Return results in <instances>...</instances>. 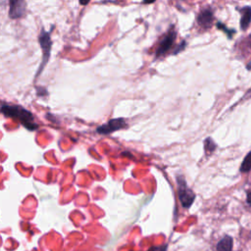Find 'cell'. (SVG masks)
<instances>
[{
    "mask_svg": "<svg viewBox=\"0 0 251 251\" xmlns=\"http://www.w3.org/2000/svg\"><path fill=\"white\" fill-rule=\"evenodd\" d=\"M156 0H142V3L143 4H152L154 3Z\"/></svg>",
    "mask_w": 251,
    "mask_h": 251,
    "instance_id": "obj_18",
    "label": "cell"
},
{
    "mask_svg": "<svg viewBox=\"0 0 251 251\" xmlns=\"http://www.w3.org/2000/svg\"><path fill=\"white\" fill-rule=\"evenodd\" d=\"M217 27L219 28V29H221V30H223L226 35H227V37L228 38H231L232 36H233V34L235 33V30L234 29H230V28H228V27H226V25H225V24H223V23H217Z\"/></svg>",
    "mask_w": 251,
    "mask_h": 251,
    "instance_id": "obj_12",
    "label": "cell"
},
{
    "mask_svg": "<svg viewBox=\"0 0 251 251\" xmlns=\"http://www.w3.org/2000/svg\"><path fill=\"white\" fill-rule=\"evenodd\" d=\"M1 112L6 117L16 119L29 130H34L37 127V124L34 122L33 115L20 105L2 104Z\"/></svg>",
    "mask_w": 251,
    "mask_h": 251,
    "instance_id": "obj_1",
    "label": "cell"
},
{
    "mask_svg": "<svg viewBox=\"0 0 251 251\" xmlns=\"http://www.w3.org/2000/svg\"><path fill=\"white\" fill-rule=\"evenodd\" d=\"M214 19L215 17H214L213 10L210 7H206L199 12L196 18V21L199 26H201L204 29H208L212 26L214 23Z\"/></svg>",
    "mask_w": 251,
    "mask_h": 251,
    "instance_id": "obj_7",
    "label": "cell"
},
{
    "mask_svg": "<svg viewBox=\"0 0 251 251\" xmlns=\"http://www.w3.org/2000/svg\"><path fill=\"white\" fill-rule=\"evenodd\" d=\"M26 14L25 0H9V16L11 19H21Z\"/></svg>",
    "mask_w": 251,
    "mask_h": 251,
    "instance_id": "obj_6",
    "label": "cell"
},
{
    "mask_svg": "<svg viewBox=\"0 0 251 251\" xmlns=\"http://www.w3.org/2000/svg\"><path fill=\"white\" fill-rule=\"evenodd\" d=\"M244 47L247 48L248 51H251V34L245 38L244 40Z\"/></svg>",
    "mask_w": 251,
    "mask_h": 251,
    "instance_id": "obj_14",
    "label": "cell"
},
{
    "mask_svg": "<svg viewBox=\"0 0 251 251\" xmlns=\"http://www.w3.org/2000/svg\"><path fill=\"white\" fill-rule=\"evenodd\" d=\"M148 251H167V245L161 247H152Z\"/></svg>",
    "mask_w": 251,
    "mask_h": 251,
    "instance_id": "obj_15",
    "label": "cell"
},
{
    "mask_svg": "<svg viewBox=\"0 0 251 251\" xmlns=\"http://www.w3.org/2000/svg\"><path fill=\"white\" fill-rule=\"evenodd\" d=\"M246 202L249 206H251V191L246 192Z\"/></svg>",
    "mask_w": 251,
    "mask_h": 251,
    "instance_id": "obj_16",
    "label": "cell"
},
{
    "mask_svg": "<svg viewBox=\"0 0 251 251\" xmlns=\"http://www.w3.org/2000/svg\"><path fill=\"white\" fill-rule=\"evenodd\" d=\"M233 246V240L230 236L225 235L217 243V251H231Z\"/></svg>",
    "mask_w": 251,
    "mask_h": 251,
    "instance_id": "obj_9",
    "label": "cell"
},
{
    "mask_svg": "<svg viewBox=\"0 0 251 251\" xmlns=\"http://www.w3.org/2000/svg\"><path fill=\"white\" fill-rule=\"evenodd\" d=\"M176 38V30L175 28V25H172L169 30L167 31V33L160 40L155 52V58H160L164 56L166 53H168L172 49Z\"/></svg>",
    "mask_w": 251,
    "mask_h": 251,
    "instance_id": "obj_4",
    "label": "cell"
},
{
    "mask_svg": "<svg viewBox=\"0 0 251 251\" xmlns=\"http://www.w3.org/2000/svg\"><path fill=\"white\" fill-rule=\"evenodd\" d=\"M78 2L81 6H86L90 2V0H78Z\"/></svg>",
    "mask_w": 251,
    "mask_h": 251,
    "instance_id": "obj_17",
    "label": "cell"
},
{
    "mask_svg": "<svg viewBox=\"0 0 251 251\" xmlns=\"http://www.w3.org/2000/svg\"><path fill=\"white\" fill-rule=\"evenodd\" d=\"M204 148H205V152L207 155L213 153L214 150L216 149V143L213 141V139L211 137H208L205 139Z\"/></svg>",
    "mask_w": 251,
    "mask_h": 251,
    "instance_id": "obj_11",
    "label": "cell"
},
{
    "mask_svg": "<svg viewBox=\"0 0 251 251\" xmlns=\"http://www.w3.org/2000/svg\"><path fill=\"white\" fill-rule=\"evenodd\" d=\"M176 182H177V194H178L179 201L183 208H189L195 199V194L187 186L185 179L181 176H178L176 177Z\"/></svg>",
    "mask_w": 251,
    "mask_h": 251,
    "instance_id": "obj_3",
    "label": "cell"
},
{
    "mask_svg": "<svg viewBox=\"0 0 251 251\" xmlns=\"http://www.w3.org/2000/svg\"><path fill=\"white\" fill-rule=\"evenodd\" d=\"M126 126V123L123 118L119 119H112L106 124L97 127L96 131L101 134H108L111 132H114L116 130H119L121 128H124Z\"/></svg>",
    "mask_w": 251,
    "mask_h": 251,
    "instance_id": "obj_5",
    "label": "cell"
},
{
    "mask_svg": "<svg viewBox=\"0 0 251 251\" xmlns=\"http://www.w3.org/2000/svg\"><path fill=\"white\" fill-rule=\"evenodd\" d=\"M185 46H186V41H185V40H182L181 43L178 44V45L176 46V48L174 50L173 54H174V55H176L177 53H179L180 51H182V50L185 48Z\"/></svg>",
    "mask_w": 251,
    "mask_h": 251,
    "instance_id": "obj_13",
    "label": "cell"
},
{
    "mask_svg": "<svg viewBox=\"0 0 251 251\" xmlns=\"http://www.w3.org/2000/svg\"><path fill=\"white\" fill-rule=\"evenodd\" d=\"M249 171H251V151L244 157L240 166L241 173H247Z\"/></svg>",
    "mask_w": 251,
    "mask_h": 251,
    "instance_id": "obj_10",
    "label": "cell"
},
{
    "mask_svg": "<svg viewBox=\"0 0 251 251\" xmlns=\"http://www.w3.org/2000/svg\"><path fill=\"white\" fill-rule=\"evenodd\" d=\"M38 43L41 47L42 51V57H41V64L36 72L35 77H37L43 71V69L46 67L51 53V47H52V40L50 36V32L46 31L45 29H41L39 35H38Z\"/></svg>",
    "mask_w": 251,
    "mask_h": 251,
    "instance_id": "obj_2",
    "label": "cell"
},
{
    "mask_svg": "<svg viewBox=\"0 0 251 251\" xmlns=\"http://www.w3.org/2000/svg\"><path fill=\"white\" fill-rule=\"evenodd\" d=\"M236 10L241 14L240 28L241 30H246L251 24V7L245 6L242 8H237Z\"/></svg>",
    "mask_w": 251,
    "mask_h": 251,
    "instance_id": "obj_8",
    "label": "cell"
}]
</instances>
